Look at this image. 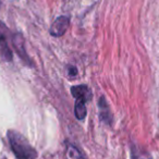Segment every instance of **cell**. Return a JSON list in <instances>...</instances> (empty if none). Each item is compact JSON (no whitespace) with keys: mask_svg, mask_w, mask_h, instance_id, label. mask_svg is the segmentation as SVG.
Listing matches in <instances>:
<instances>
[{"mask_svg":"<svg viewBox=\"0 0 159 159\" xmlns=\"http://www.w3.org/2000/svg\"><path fill=\"white\" fill-rule=\"evenodd\" d=\"M8 139H9L10 146L12 152L16 155L18 159H35L37 154L35 149L30 145L27 139L16 131H9L8 132Z\"/></svg>","mask_w":159,"mask_h":159,"instance_id":"obj_1","label":"cell"},{"mask_svg":"<svg viewBox=\"0 0 159 159\" xmlns=\"http://www.w3.org/2000/svg\"><path fill=\"white\" fill-rule=\"evenodd\" d=\"M69 23H70V20H69L68 16H60V18H58L51 24L50 34L53 37H60V36H62L66 32V30H68Z\"/></svg>","mask_w":159,"mask_h":159,"instance_id":"obj_2","label":"cell"},{"mask_svg":"<svg viewBox=\"0 0 159 159\" xmlns=\"http://www.w3.org/2000/svg\"><path fill=\"white\" fill-rule=\"evenodd\" d=\"M71 93H72L73 97L75 99H81V100H89L91 98L92 94L91 91L89 89V87L85 85H77V86H73L71 89Z\"/></svg>","mask_w":159,"mask_h":159,"instance_id":"obj_3","label":"cell"},{"mask_svg":"<svg viewBox=\"0 0 159 159\" xmlns=\"http://www.w3.org/2000/svg\"><path fill=\"white\" fill-rule=\"evenodd\" d=\"M99 115L102 121L106 122V123H110L111 122V115L109 107L107 105V102L104 97H102L99 99Z\"/></svg>","mask_w":159,"mask_h":159,"instance_id":"obj_4","label":"cell"},{"mask_svg":"<svg viewBox=\"0 0 159 159\" xmlns=\"http://www.w3.org/2000/svg\"><path fill=\"white\" fill-rule=\"evenodd\" d=\"M74 112L75 117L79 120H83L86 117V106H85V102L81 99H76L74 107Z\"/></svg>","mask_w":159,"mask_h":159,"instance_id":"obj_5","label":"cell"},{"mask_svg":"<svg viewBox=\"0 0 159 159\" xmlns=\"http://www.w3.org/2000/svg\"><path fill=\"white\" fill-rule=\"evenodd\" d=\"M13 45H14V47H16V51L19 52V55L24 59V57H26V51H25V48H24V39H23V37L20 34L14 35Z\"/></svg>","mask_w":159,"mask_h":159,"instance_id":"obj_6","label":"cell"},{"mask_svg":"<svg viewBox=\"0 0 159 159\" xmlns=\"http://www.w3.org/2000/svg\"><path fill=\"white\" fill-rule=\"evenodd\" d=\"M66 157H68V159H84L80 150L72 144L66 145Z\"/></svg>","mask_w":159,"mask_h":159,"instance_id":"obj_7","label":"cell"},{"mask_svg":"<svg viewBox=\"0 0 159 159\" xmlns=\"http://www.w3.org/2000/svg\"><path fill=\"white\" fill-rule=\"evenodd\" d=\"M68 70H70L69 71V75H70V76H75V75L77 74V70H76V68H74V66H69Z\"/></svg>","mask_w":159,"mask_h":159,"instance_id":"obj_8","label":"cell"},{"mask_svg":"<svg viewBox=\"0 0 159 159\" xmlns=\"http://www.w3.org/2000/svg\"><path fill=\"white\" fill-rule=\"evenodd\" d=\"M133 159H152V158H150V156L148 154H139L137 156H135Z\"/></svg>","mask_w":159,"mask_h":159,"instance_id":"obj_9","label":"cell"}]
</instances>
